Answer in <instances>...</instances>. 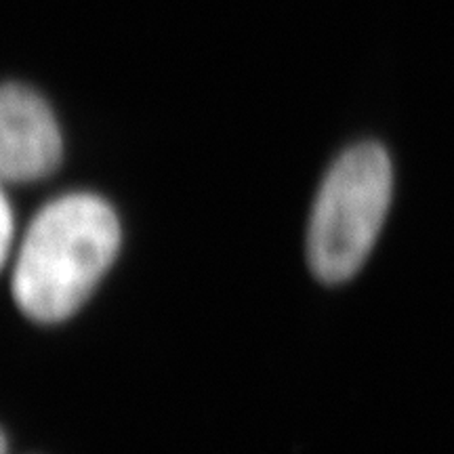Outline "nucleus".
Masks as SVG:
<instances>
[{
    "label": "nucleus",
    "instance_id": "f257e3e1",
    "mask_svg": "<svg viewBox=\"0 0 454 454\" xmlns=\"http://www.w3.org/2000/svg\"><path fill=\"white\" fill-rule=\"evenodd\" d=\"M121 248V223L106 200L67 194L27 227L13 270V297L27 317L61 322L95 291Z\"/></svg>",
    "mask_w": 454,
    "mask_h": 454
},
{
    "label": "nucleus",
    "instance_id": "f03ea898",
    "mask_svg": "<svg viewBox=\"0 0 454 454\" xmlns=\"http://www.w3.org/2000/svg\"><path fill=\"white\" fill-rule=\"evenodd\" d=\"M391 162L377 144L351 147L333 164L317 192L308 231L314 274L343 282L371 254L391 202Z\"/></svg>",
    "mask_w": 454,
    "mask_h": 454
},
{
    "label": "nucleus",
    "instance_id": "7ed1b4c3",
    "mask_svg": "<svg viewBox=\"0 0 454 454\" xmlns=\"http://www.w3.org/2000/svg\"><path fill=\"white\" fill-rule=\"evenodd\" d=\"M64 156L53 112L26 84H4L0 95V175L11 184L49 177Z\"/></svg>",
    "mask_w": 454,
    "mask_h": 454
},
{
    "label": "nucleus",
    "instance_id": "20e7f679",
    "mask_svg": "<svg viewBox=\"0 0 454 454\" xmlns=\"http://www.w3.org/2000/svg\"><path fill=\"white\" fill-rule=\"evenodd\" d=\"M0 223H3V234H0V238H3V248H0V254H3V263H7L11 253V240H13V213H11L7 196L3 198V219H0Z\"/></svg>",
    "mask_w": 454,
    "mask_h": 454
}]
</instances>
